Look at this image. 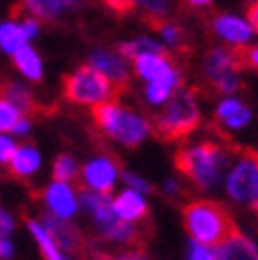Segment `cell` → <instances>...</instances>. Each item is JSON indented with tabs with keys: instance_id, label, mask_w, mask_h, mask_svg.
<instances>
[{
	"instance_id": "cell-3",
	"label": "cell",
	"mask_w": 258,
	"mask_h": 260,
	"mask_svg": "<svg viewBox=\"0 0 258 260\" xmlns=\"http://www.w3.org/2000/svg\"><path fill=\"white\" fill-rule=\"evenodd\" d=\"M203 121L198 93L191 86H179L154 119V133L165 142H179L193 135Z\"/></svg>"
},
{
	"instance_id": "cell-31",
	"label": "cell",
	"mask_w": 258,
	"mask_h": 260,
	"mask_svg": "<svg viewBox=\"0 0 258 260\" xmlns=\"http://www.w3.org/2000/svg\"><path fill=\"white\" fill-rule=\"evenodd\" d=\"M16 149V137L12 133H0V165H7Z\"/></svg>"
},
{
	"instance_id": "cell-6",
	"label": "cell",
	"mask_w": 258,
	"mask_h": 260,
	"mask_svg": "<svg viewBox=\"0 0 258 260\" xmlns=\"http://www.w3.org/2000/svg\"><path fill=\"white\" fill-rule=\"evenodd\" d=\"M242 54L233 47H214L205 54V79L219 95H235L242 88Z\"/></svg>"
},
{
	"instance_id": "cell-9",
	"label": "cell",
	"mask_w": 258,
	"mask_h": 260,
	"mask_svg": "<svg viewBox=\"0 0 258 260\" xmlns=\"http://www.w3.org/2000/svg\"><path fill=\"white\" fill-rule=\"evenodd\" d=\"M40 200H42L47 214H51L56 218H65V221H72L81 211L79 190L72 186V181L51 179L40 193Z\"/></svg>"
},
{
	"instance_id": "cell-39",
	"label": "cell",
	"mask_w": 258,
	"mask_h": 260,
	"mask_svg": "<svg viewBox=\"0 0 258 260\" xmlns=\"http://www.w3.org/2000/svg\"><path fill=\"white\" fill-rule=\"evenodd\" d=\"M247 19L249 23H251V28L258 32V0H251L247 7Z\"/></svg>"
},
{
	"instance_id": "cell-12",
	"label": "cell",
	"mask_w": 258,
	"mask_h": 260,
	"mask_svg": "<svg viewBox=\"0 0 258 260\" xmlns=\"http://www.w3.org/2000/svg\"><path fill=\"white\" fill-rule=\"evenodd\" d=\"M133 72L137 79L147 81H156V79H163V77H170L175 72H182L179 70V65L175 63L170 54H167L165 49L163 51H147V54H140L135 56L133 60Z\"/></svg>"
},
{
	"instance_id": "cell-33",
	"label": "cell",
	"mask_w": 258,
	"mask_h": 260,
	"mask_svg": "<svg viewBox=\"0 0 258 260\" xmlns=\"http://www.w3.org/2000/svg\"><path fill=\"white\" fill-rule=\"evenodd\" d=\"M98 260H151L147 253H142L140 249H128V251H121V253H114V255H100Z\"/></svg>"
},
{
	"instance_id": "cell-10",
	"label": "cell",
	"mask_w": 258,
	"mask_h": 260,
	"mask_svg": "<svg viewBox=\"0 0 258 260\" xmlns=\"http://www.w3.org/2000/svg\"><path fill=\"white\" fill-rule=\"evenodd\" d=\"M89 65H93L96 70H100L119 91H124V88L128 86L133 65H130V60L126 58V56L119 54L117 49L93 47L91 51H89Z\"/></svg>"
},
{
	"instance_id": "cell-16",
	"label": "cell",
	"mask_w": 258,
	"mask_h": 260,
	"mask_svg": "<svg viewBox=\"0 0 258 260\" xmlns=\"http://www.w3.org/2000/svg\"><path fill=\"white\" fill-rule=\"evenodd\" d=\"M28 235L33 237V242L38 244V251L42 255V260H84L79 253H68L56 244V239L51 237V233L47 230V225L42 223V218L28 216L26 218Z\"/></svg>"
},
{
	"instance_id": "cell-4",
	"label": "cell",
	"mask_w": 258,
	"mask_h": 260,
	"mask_svg": "<svg viewBox=\"0 0 258 260\" xmlns=\"http://www.w3.org/2000/svg\"><path fill=\"white\" fill-rule=\"evenodd\" d=\"M182 221L188 239L207 244V246L221 244L235 230V223L226 207H221L214 200H205V198L188 200L182 207Z\"/></svg>"
},
{
	"instance_id": "cell-13",
	"label": "cell",
	"mask_w": 258,
	"mask_h": 260,
	"mask_svg": "<svg viewBox=\"0 0 258 260\" xmlns=\"http://www.w3.org/2000/svg\"><path fill=\"white\" fill-rule=\"evenodd\" d=\"M251 119L253 114L249 109V105L235 95H223L214 105V121L223 130H231V133L233 130H242L251 123Z\"/></svg>"
},
{
	"instance_id": "cell-11",
	"label": "cell",
	"mask_w": 258,
	"mask_h": 260,
	"mask_svg": "<svg viewBox=\"0 0 258 260\" xmlns=\"http://www.w3.org/2000/svg\"><path fill=\"white\" fill-rule=\"evenodd\" d=\"M212 30H214V35L226 44V47H233V49H237V51L247 49L253 40V32H256L247 16L231 14V12L216 14L214 19H212Z\"/></svg>"
},
{
	"instance_id": "cell-2",
	"label": "cell",
	"mask_w": 258,
	"mask_h": 260,
	"mask_svg": "<svg viewBox=\"0 0 258 260\" xmlns=\"http://www.w3.org/2000/svg\"><path fill=\"white\" fill-rule=\"evenodd\" d=\"M93 123L109 142L126 149L140 146L154 133V121H149L140 109L128 107L121 100H107L91 109Z\"/></svg>"
},
{
	"instance_id": "cell-29",
	"label": "cell",
	"mask_w": 258,
	"mask_h": 260,
	"mask_svg": "<svg viewBox=\"0 0 258 260\" xmlns=\"http://www.w3.org/2000/svg\"><path fill=\"white\" fill-rule=\"evenodd\" d=\"M184 260H219V251H216V246H207V244L188 239Z\"/></svg>"
},
{
	"instance_id": "cell-17",
	"label": "cell",
	"mask_w": 258,
	"mask_h": 260,
	"mask_svg": "<svg viewBox=\"0 0 258 260\" xmlns=\"http://www.w3.org/2000/svg\"><path fill=\"white\" fill-rule=\"evenodd\" d=\"M40 218H42V223L47 225V230L51 233V237L56 239V244H59L63 251H68V253H79V251L84 249V237H81V233L72 225V221L56 218V216H51V214H47V211H44Z\"/></svg>"
},
{
	"instance_id": "cell-28",
	"label": "cell",
	"mask_w": 258,
	"mask_h": 260,
	"mask_svg": "<svg viewBox=\"0 0 258 260\" xmlns=\"http://www.w3.org/2000/svg\"><path fill=\"white\" fill-rule=\"evenodd\" d=\"M23 116V112L16 105H12L7 98L0 95V133H12L16 121Z\"/></svg>"
},
{
	"instance_id": "cell-32",
	"label": "cell",
	"mask_w": 258,
	"mask_h": 260,
	"mask_svg": "<svg viewBox=\"0 0 258 260\" xmlns=\"http://www.w3.org/2000/svg\"><path fill=\"white\" fill-rule=\"evenodd\" d=\"M16 230V218L10 209L0 205V237H12Z\"/></svg>"
},
{
	"instance_id": "cell-37",
	"label": "cell",
	"mask_w": 258,
	"mask_h": 260,
	"mask_svg": "<svg viewBox=\"0 0 258 260\" xmlns=\"http://www.w3.org/2000/svg\"><path fill=\"white\" fill-rule=\"evenodd\" d=\"M16 258V246L12 237H0V260H14Z\"/></svg>"
},
{
	"instance_id": "cell-7",
	"label": "cell",
	"mask_w": 258,
	"mask_h": 260,
	"mask_svg": "<svg viewBox=\"0 0 258 260\" xmlns=\"http://www.w3.org/2000/svg\"><path fill=\"white\" fill-rule=\"evenodd\" d=\"M256 184H258V153L253 151L237 153L235 160L228 168L226 177H223V184H221L226 198L231 202H235V205L249 207Z\"/></svg>"
},
{
	"instance_id": "cell-36",
	"label": "cell",
	"mask_w": 258,
	"mask_h": 260,
	"mask_svg": "<svg viewBox=\"0 0 258 260\" xmlns=\"http://www.w3.org/2000/svg\"><path fill=\"white\" fill-rule=\"evenodd\" d=\"M242 54V63L247 65V68H251V70H258V44H249L244 51H240Z\"/></svg>"
},
{
	"instance_id": "cell-26",
	"label": "cell",
	"mask_w": 258,
	"mask_h": 260,
	"mask_svg": "<svg viewBox=\"0 0 258 260\" xmlns=\"http://www.w3.org/2000/svg\"><path fill=\"white\" fill-rule=\"evenodd\" d=\"M133 3L135 10H140L151 23L170 19L172 10H175V0H133Z\"/></svg>"
},
{
	"instance_id": "cell-20",
	"label": "cell",
	"mask_w": 258,
	"mask_h": 260,
	"mask_svg": "<svg viewBox=\"0 0 258 260\" xmlns=\"http://www.w3.org/2000/svg\"><path fill=\"white\" fill-rule=\"evenodd\" d=\"M182 86V72H175L170 77H163V79H156V81H147L145 88H142V98L149 107H156L161 109L163 105L175 95V91Z\"/></svg>"
},
{
	"instance_id": "cell-1",
	"label": "cell",
	"mask_w": 258,
	"mask_h": 260,
	"mask_svg": "<svg viewBox=\"0 0 258 260\" xmlns=\"http://www.w3.org/2000/svg\"><path fill=\"white\" fill-rule=\"evenodd\" d=\"M237 153L233 146L219 140H198L188 142L175 156V165L184 177L203 193H214L226 177L231 162Z\"/></svg>"
},
{
	"instance_id": "cell-5",
	"label": "cell",
	"mask_w": 258,
	"mask_h": 260,
	"mask_svg": "<svg viewBox=\"0 0 258 260\" xmlns=\"http://www.w3.org/2000/svg\"><path fill=\"white\" fill-rule=\"evenodd\" d=\"M117 93L119 88L112 81L89 63L75 68L63 79V98L70 105H77V107L93 109L98 105L107 103V100H114Z\"/></svg>"
},
{
	"instance_id": "cell-34",
	"label": "cell",
	"mask_w": 258,
	"mask_h": 260,
	"mask_svg": "<svg viewBox=\"0 0 258 260\" xmlns=\"http://www.w3.org/2000/svg\"><path fill=\"white\" fill-rule=\"evenodd\" d=\"M31 130H33V121L28 114H23L21 119L16 121V125L12 128V135L16 137V140H26L28 135H31Z\"/></svg>"
},
{
	"instance_id": "cell-24",
	"label": "cell",
	"mask_w": 258,
	"mask_h": 260,
	"mask_svg": "<svg viewBox=\"0 0 258 260\" xmlns=\"http://www.w3.org/2000/svg\"><path fill=\"white\" fill-rule=\"evenodd\" d=\"M163 49L165 47L161 44V40H154L151 35H140V38H133V40L121 42L117 47V51L121 56H126L128 60H133L135 56H140V54H147V51H163Z\"/></svg>"
},
{
	"instance_id": "cell-40",
	"label": "cell",
	"mask_w": 258,
	"mask_h": 260,
	"mask_svg": "<svg viewBox=\"0 0 258 260\" xmlns=\"http://www.w3.org/2000/svg\"><path fill=\"white\" fill-rule=\"evenodd\" d=\"M186 7H191V10H205V7H210L214 0H182Z\"/></svg>"
},
{
	"instance_id": "cell-25",
	"label": "cell",
	"mask_w": 258,
	"mask_h": 260,
	"mask_svg": "<svg viewBox=\"0 0 258 260\" xmlns=\"http://www.w3.org/2000/svg\"><path fill=\"white\" fill-rule=\"evenodd\" d=\"M154 28H156L158 40H161V44L167 51H179V49H184L186 38H184V30L179 23L170 21V19H163V21L154 23Z\"/></svg>"
},
{
	"instance_id": "cell-21",
	"label": "cell",
	"mask_w": 258,
	"mask_h": 260,
	"mask_svg": "<svg viewBox=\"0 0 258 260\" xmlns=\"http://www.w3.org/2000/svg\"><path fill=\"white\" fill-rule=\"evenodd\" d=\"M14 68L19 70V75L28 81H42L44 79V60L38 54V49H33L31 42L23 44L21 49H16L12 54Z\"/></svg>"
},
{
	"instance_id": "cell-14",
	"label": "cell",
	"mask_w": 258,
	"mask_h": 260,
	"mask_svg": "<svg viewBox=\"0 0 258 260\" xmlns=\"http://www.w3.org/2000/svg\"><path fill=\"white\" fill-rule=\"evenodd\" d=\"M112 209H114V214H117V218H121V221H126V223H135V225H140V223L149 216L147 195L135 188L119 190L112 198Z\"/></svg>"
},
{
	"instance_id": "cell-23",
	"label": "cell",
	"mask_w": 258,
	"mask_h": 260,
	"mask_svg": "<svg viewBox=\"0 0 258 260\" xmlns=\"http://www.w3.org/2000/svg\"><path fill=\"white\" fill-rule=\"evenodd\" d=\"M23 44H28V38L23 32L21 19H5V21H0V51L3 54L12 56Z\"/></svg>"
},
{
	"instance_id": "cell-27",
	"label": "cell",
	"mask_w": 258,
	"mask_h": 260,
	"mask_svg": "<svg viewBox=\"0 0 258 260\" xmlns=\"http://www.w3.org/2000/svg\"><path fill=\"white\" fill-rule=\"evenodd\" d=\"M79 172H81L79 160H77L75 156H70V153L56 156L54 165H51L54 179H61V181H75V179H79Z\"/></svg>"
},
{
	"instance_id": "cell-22",
	"label": "cell",
	"mask_w": 258,
	"mask_h": 260,
	"mask_svg": "<svg viewBox=\"0 0 258 260\" xmlns=\"http://www.w3.org/2000/svg\"><path fill=\"white\" fill-rule=\"evenodd\" d=\"M0 95L7 98L12 105H16L23 114H33L38 109L35 93L28 88V84H23V81H19V79L3 81V84H0Z\"/></svg>"
},
{
	"instance_id": "cell-35",
	"label": "cell",
	"mask_w": 258,
	"mask_h": 260,
	"mask_svg": "<svg viewBox=\"0 0 258 260\" xmlns=\"http://www.w3.org/2000/svg\"><path fill=\"white\" fill-rule=\"evenodd\" d=\"M102 3H105L112 12H117V14H128V12L135 10L133 0H102Z\"/></svg>"
},
{
	"instance_id": "cell-8",
	"label": "cell",
	"mask_w": 258,
	"mask_h": 260,
	"mask_svg": "<svg viewBox=\"0 0 258 260\" xmlns=\"http://www.w3.org/2000/svg\"><path fill=\"white\" fill-rule=\"evenodd\" d=\"M79 181L86 190H96V193H109L117 188V184L121 181V165L114 156L109 153H100L93 156L81 165Z\"/></svg>"
},
{
	"instance_id": "cell-38",
	"label": "cell",
	"mask_w": 258,
	"mask_h": 260,
	"mask_svg": "<svg viewBox=\"0 0 258 260\" xmlns=\"http://www.w3.org/2000/svg\"><path fill=\"white\" fill-rule=\"evenodd\" d=\"M163 193H165L167 198H179V195H182V184H179L177 179H165V181H163Z\"/></svg>"
},
{
	"instance_id": "cell-18",
	"label": "cell",
	"mask_w": 258,
	"mask_h": 260,
	"mask_svg": "<svg viewBox=\"0 0 258 260\" xmlns=\"http://www.w3.org/2000/svg\"><path fill=\"white\" fill-rule=\"evenodd\" d=\"M219 260H258V242L247 233L233 230L221 244H216Z\"/></svg>"
},
{
	"instance_id": "cell-19",
	"label": "cell",
	"mask_w": 258,
	"mask_h": 260,
	"mask_svg": "<svg viewBox=\"0 0 258 260\" xmlns=\"http://www.w3.org/2000/svg\"><path fill=\"white\" fill-rule=\"evenodd\" d=\"M77 0H19L23 14L35 16L40 21H54L59 16L75 10Z\"/></svg>"
},
{
	"instance_id": "cell-41",
	"label": "cell",
	"mask_w": 258,
	"mask_h": 260,
	"mask_svg": "<svg viewBox=\"0 0 258 260\" xmlns=\"http://www.w3.org/2000/svg\"><path fill=\"white\" fill-rule=\"evenodd\" d=\"M249 209L258 211V184H256V190H253V195H251V202H249Z\"/></svg>"
},
{
	"instance_id": "cell-30",
	"label": "cell",
	"mask_w": 258,
	"mask_h": 260,
	"mask_svg": "<svg viewBox=\"0 0 258 260\" xmlns=\"http://www.w3.org/2000/svg\"><path fill=\"white\" fill-rule=\"evenodd\" d=\"M121 181L126 184V188H135V190H140V193H145V195L154 190V186H151L149 179H145L142 174H137V172H130V170L121 172Z\"/></svg>"
},
{
	"instance_id": "cell-15",
	"label": "cell",
	"mask_w": 258,
	"mask_h": 260,
	"mask_svg": "<svg viewBox=\"0 0 258 260\" xmlns=\"http://www.w3.org/2000/svg\"><path fill=\"white\" fill-rule=\"evenodd\" d=\"M42 170V151H40L35 144L31 142H21L16 144L14 153H12L10 162H7V172L12 174L14 179H33L35 174Z\"/></svg>"
}]
</instances>
